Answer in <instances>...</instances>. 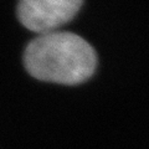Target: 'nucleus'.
I'll return each mask as SVG.
<instances>
[{
  "label": "nucleus",
  "mask_w": 149,
  "mask_h": 149,
  "mask_svg": "<svg viewBox=\"0 0 149 149\" xmlns=\"http://www.w3.org/2000/svg\"><path fill=\"white\" fill-rule=\"evenodd\" d=\"M83 0H20L19 20L26 29L42 35L56 31L76 16Z\"/></svg>",
  "instance_id": "2"
},
{
  "label": "nucleus",
  "mask_w": 149,
  "mask_h": 149,
  "mask_svg": "<svg viewBox=\"0 0 149 149\" xmlns=\"http://www.w3.org/2000/svg\"><path fill=\"white\" fill-rule=\"evenodd\" d=\"M25 67L31 76L46 82L78 85L88 80L97 66L93 47L72 32L39 35L27 45Z\"/></svg>",
  "instance_id": "1"
}]
</instances>
